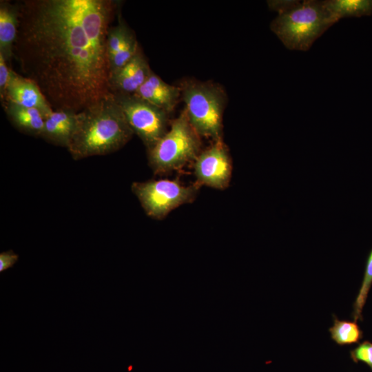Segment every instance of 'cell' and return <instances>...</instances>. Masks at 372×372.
Returning a JSON list of instances; mask_svg holds the SVG:
<instances>
[{"label": "cell", "mask_w": 372, "mask_h": 372, "mask_svg": "<svg viewBox=\"0 0 372 372\" xmlns=\"http://www.w3.org/2000/svg\"><path fill=\"white\" fill-rule=\"evenodd\" d=\"M232 161L223 141H214L194 161V174L198 185L215 189L227 188L232 174Z\"/></svg>", "instance_id": "obj_8"}, {"label": "cell", "mask_w": 372, "mask_h": 372, "mask_svg": "<svg viewBox=\"0 0 372 372\" xmlns=\"http://www.w3.org/2000/svg\"><path fill=\"white\" fill-rule=\"evenodd\" d=\"M188 120L200 136L223 141V115L227 103L223 88L212 82L185 79L179 85Z\"/></svg>", "instance_id": "obj_4"}, {"label": "cell", "mask_w": 372, "mask_h": 372, "mask_svg": "<svg viewBox=\"0 0 372 372\" xmlns=\"http://www.w3.org/2000/svg\"><path fill=\"white\" fill-rule=\"evenodd\" d=\"M19 10L17 3L0 2V54L8 63L12 58V48L17 34Z\"/></svg>", "instance_id": "obj_13"}, {"label": "cell", "mask_w": 372, "mask_h": 372, "mask_svg": "<svg viewBox=\"0 0 372 372\" xmlns=\"http://www.w3.org/2000/svg\"><path fill=\"white\" fill-rule=\"evenodd\" d=\"M152 71L139 46L136 54L127 63L110 75L109 83L112 93L134 94Z\"/></svg>", "instance_id": "obj_10"}, {"label": "cell", "mask_w": 372, "mask_h": 372, "mask_svg": "<svg viewBox=\"0 0 372 372\" xmlns=\"http://www.w3.org/2000/svg\"><path fill=\"white\" fill-rule=\"evenodd\" d=\"M351 358L355 362H363L372 369V342H363L351 351Z\"/></svg>", "instance_id": "obj_20"}, {"label": "cell", "mask_w": 372, "mask_h": 372, "mask_svg": "<svg viewBox=\"0 0 372 372\" xmlns=\"http://www.w3.org/2000/svg\"><path fill=\"white\" fill-rule=\"evenodd\" d=\"M326 7L338 21L346 17L372 15V0H325Z\"/></svg>", "instance_id": "obj_15"}, {"label": "cell", "mask_w": 372, "mask_h": 372, "mask_svg": "<svg viewBox=\"0 0 372 372\" xmlns=\"http://www.w3.org/2000/svg\"><path fill=\"white\" fill-rule=\"evenodd\" d=\"M133 134L113 94L79 113L68 149L74 160L106 155L123 147Z\"/></svg>", "instance_id": "obj_2"}, {"label": "cell", "mask_w": 372, "mask_h": 372, "mask_svg": "<svg viewBox=\"0 0 372 372\" xmlns=\"http://www.w3.org/2000/svg\"><path fill=\"white\" fill-rule=\"evenodd\" d=\"M372 285V249L371 250L366 262L364 274L359 293L353 303L352 316L355 322L362 320V309L365 304L368 293Z\"/></svg>", "instance_id": "obj_17"}, {"label": "cell", "mask_w": 372, "mask_h": 372, "mask_svg": "<svg viewBox=\"0 0 372 372\" xmlns=\"http://www.w3.org/2000/svg\"><path fill=\"white\" fill-rule=\"evenodd\" d=\"M139 46L135 34L132 32L117 53L110 60V75L127 63L136 54Z\"/></svg>", "instance_id": "obj_18"}, {"label": "cell", "mask_w": 372, "mask_h": 372, "mask_svg": "<svg viewBox=\"0 0 372 372\" xmlns=\"http://www.w3.org/2000/svg\"><path fill=\"white\" fill-rule=\"evenodd\" d=\"M12 69L8 67L3 56L0 54V96L3 101L8 85Z\"/></svg>", "instance_id": "obj_21"}, {"label": "cell", "mask_w": 372, "mask_h": 372, "mask_svg": "<svg viewBox=\"0 0 372 372\" xmlns=\"http://www.w3.org/2000/svg\"><path fill=\"white\" fill-rule=\"evenodd\" d=\"M2 102L35 108L42 114L44 119L53 111L38 85L32 80L18 74L12 69Z\"/></svg>", "instance_id": "obj_9"}, {"label": "cell", "mask_w": 372, "mask_h": 372, "mask_svg": "<svg viewBox=\"0 0 372 372\" xmlns=\"http://www.w3.org/2000/svg\"><path fill=\"white\" fill-rule=\"evenodd\" d=\"M3 105L9 120L17 129L26 134L41 136L44 127V117L38 110L10 102H5Z\"/></svg>", "instance_id": "obj_14"}, {"label": "cell", "mask_w": 372, "mask_h": 372, "mask_svg": "<svg viewBox=\"0 0 372 372\" xmlns=\"http://www.w3.org/2000/svg\"><path fill=\"white\" fill-rule=\"evenodd\" d=\"M132 32L121 19H120L116 25L110 27L107 39V51L109 61L117 53Z\"/></svg>", "instance_id": "obj_19"}, {"label": "cell", "mask_w": 372, "mask_h": 372, "mask_svg": "<svg viewBox=\"0 0 372 372\" xmlns=\"http://www.w3.org/2000/svg\"><path fill=\"white\" fill-rule=\"evenodd\" d=\"M12 58L53 110L79 113L113 95L107 39L113 0H24Z\"/></svg>", "instance_id": "obj_1"}, {"label": "cell", "mask_w": 372, "mask_h": 372, "mask_svg": "<svg viewBox=\"0 0 372 372\" xmlns=\"http://www.w3.org/2000/svg\"><path fill=\"white\" fill-rule=\"evenodd\" d=\"M337 22L324 1L290 0L271 22L270 29L287 48L307 51Z\"/></svg>", "instance_id": "obj_3"}, {"label": "cell", "mask_w": 372, "mask_h": 372, "mask_svg": "<svg viewBox=\"0 0 372 372\" xmlns=\"http://www.w3.org/2000/svg\"><path fill=\"white\" fill-rule=\"evenodd\" d=\"M79 113L53 110L45 119L40 137L55 145L68 147L78 123Z\"/></svg>", "instance_id": "obj_12"}, {"label": "cell", "mask_w": 372, "mask_h": 372, "mask_svg": "<svg viewBox=\"0 0 372 372\" xmlns=\"http://www.w3.org/2000/svg\"><path fill=\"white\" fill-rule=\"evenodd\" d=\"M133 95L169 114L178 102L181 90L179 86L167 83L152 71L146 81Z\"/></svg>", "instance_id": "obj_11"}, {"label": "cell", "mask_w": 372, "mask_h": 372, "mask_svg": "<svg viewBox=\"0 0 372 372\" xmlns=\"http://www.w3.org/2000/svg\"><path fill=\"white\" fill-rule=\"evenodd\" d=\"M200 137L183 110L170 123V127L165 135L147 149L148 162L153 172L167 173L195 161L200 153Z\"/></svg>", "instance_id": "obj_5"}, {"label": "cell", "mask_w": 372, "mask_h": 372, "mask_svg": "<svg viewBox=\"0 0 372 372\" xmlns=\"http://www.w3.org/2000/svg\"><path fill=\"white\" fill-rule=\"evenodd\" d=\"M329 333L331 339L339 345L358 343L362 338V332L355 321L340 320L335 316Z\"/></svg>", "instance_id": "obj_16"}, {"label": "cell", "mask_w": 372, "mask_h": 372, "mask_svg": "<svg viewBox=\"0 0 372 372\" xmlns=\"http://www.w3.org/2000/svg\"><path fill=\"white\" fill-rule=\"evenodd\" d=\"M19 256L13 251L9 250L0 254V271L12 267L18 260Z\"/></svg>", "instance_id": "obj_22"}, {"label": "cell", "mask_w": 372, "mask_h": 372, "mask_svg": "<svg viewBox=\"0 0 372 372\" xmlns=\"http://www.w3.org/2000/svg\"><path fill=\"white\" fill-rule=\"evenodd\" d=\"M113 94L134 134L152 148L167 132L169 114L133 94Z\"/></svg>", "instance_id": "obj_7"}, {"label": "cell", "mask_w": 372, "mask_h": 372, "mask_svg": "<svg viewBox=\"0 0 372 372\" xmlns=\"http://www.w3.org/2000/svg\"><path fill=\"white\" fill-rule=\"evenodd\" d=\"M131 188L147 216L163 219L176 207L192 203L198 186H185L178 180L160 179L134 182Z\"/></svg>", "instance_id": "obj_6"}]
</instances>
